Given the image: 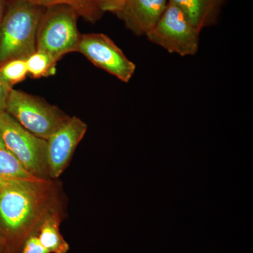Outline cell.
<instances>
[{
    "mask_svg": "<svg viewBox=\"0 0 253 253\" xmlns=\"http://www.w3.org/2000/svg\"><path fill=\"white\" fill-rule=\"evenodd\" d=\"M200 33L186 15L169 1L157 24L146 36L171 54L187 56L197 53Z\"/></svg>",
    "mask_w": 253,
    "mask_h": 253,
    "instance_id": "8992f818",
    "label": "cell"
},
{
    "mask_svg": "<svg viewBox=\"0 0 253 253\" xmlns=\"http://www.w3.org/2000/svg\"><path fill=\"white\" fill-rule=\"evenodd\" d=\"M77 11L68 5L45 8L37 33V51H43L56 61L68 53L76 52L81 33Z\"/></svg>",
    "mask_w": 253,
    "mask_h": 253,
    "instance_id": "3957f363",
    "label": "cell"
},
{
    "mask_svg": "<svg viewBox=\"0 0 253 253\" xmlns=\"http://www.w3.org/2000/svg\"><path fill=\"white\" fill-rule=\"evenodd\" d=\"M28 76L26 59H14L0 64V78L12 88L26 80Z\"/></svg>",
    "mask_w": 253,
    "mask_h": 253,
    "instance_id": "9a60e30c",
    "label": "cell"
},
{
    "mask_svg": "<svg viewBox=\"0 0 253 253\" xmlns=\"http://www.w3.org/2000/svg\"><path fill=\"white\" fill-rule=\"evenodd\" d=\"M6 149H0V180H39Z\"/></svg>",
    "mask_w": 253,
    "mask_h": 253,
    "instance_id": "4fadbf2b",
    "label": "cell"
},
{
    "mask_svg": "<svg viewBox=\"0 0 253 253\" xmlns=\"http://www.w3.org/2000/svg\"><path fill=\"white\" fill-rule=\"evenodd\" d=\"M61 208L59 206L53 209L36 229L41 244L49 253H67L70 251L69 244L60 231Z\"/></svg>",
    "mask_w": 253,
    "mask_h": 253,
    "instance_id": "8fae6325",
    "label": "cell"
},
{
    "mask_svg": "<svg viewBox=\"0 0 253 253\" xmlns=\"http://www.w3.org/2000/svg\"><path fill=\"white\" fill-rule=\"evenodd\" d=\"M52 179L0 180V237L5 253H19L26 240L60 206Z\"/></svg>",
    "mask_w": 253,
    "mask_h": 253,
    "instance_id": "6da1fadb",
    "label": "cell"
},
{
    "mask_svg": "<svg viewBox=\"0 0 253 253\" xmlns=\"http://www.w3.org/2000/svg\"><path fill=\"white\" fill-rule=\"evenodd\" d=\"M39 6L46 8L56 5H68L76 10L80 17L88 23L99 21L104 13L100 9L97 0H27Z\"/></svg>",
    "mask_w": 253,
    "mask_h": 253,
    "instance_id": "7c38bea8",
    "label": "cell"
},
{
    "mask_svg": "<svg viewBox=\"0 0 253 253\" xmlns=\"http://www.w3.org/2000/svg\"><path fill=\"white\" fill-rule=\"evenodd\" d=\"M11 89L12 88L5 84L4 82L0 78V113L4 112L6 109V101Z\"/></svg>",
    "mask_w": 253,
    "mask_h": 253,
    "instance_id": "ac0fdd59",
    "label": "cell"
},
{
    "mask_svg": "<svg viewBox=\"0 0 253 253\" xmlns=\"http://www.w3.org/2000/svg\"><path fill=\"white\" fill-rule=\"evenodd\" d=\"M220 5V6H222V4H224V1H226V0H215Z\"/></svg>",
    "mask_w": 253,
    "mask_h": 253,
    "instance_id": "7402d4cb",
    "label": "cell"
},
{
    "mask_svg": "<svg viewBox=\"0 0 253 253\" xmlns=\"http://www.w3.org/2000/svg\"><path fill=\"white\" fill-rule=\"evenodd\" d=\"M19 253H49V252L41 244L36 230L26 240Z\"/></svg>",
    "mask_w": 253,
    "mask_h": 253,
    "instance_id": "2e32d148",
    "label": "cell"
},
{
    "mask_svg": "<svg viewBox=\"0 0 253 253\" xmlns=\"http://www.w3.org/2000/svg\"><path fill=\"white\" fill-rule=\"evenodd\" d=\"M76 52L123 83H129L135 73L136 65L103 33L82 34Z\"/></svg>",
    "mask_w": 253,
    "mask_h": 253,
    "instance_id": "52a82bcc",
    "label": "cell"
},
{
    "mask_svg": "<svg viewBox=\"0 0 253 253\" xmlns=\"http://www.w3.org/2000/svg\"><path fill=\"white\" fill-rule=\"evenodd\" d=\"M86 130V123L73 116L46 140L49 179H57L64 172Z\"/></svg>",
    "mask_w": 253,
    "mask_h": 253,
    "instance_id": "ba28073f",
    "label": "cell"
},
{
    "mask_svg": "<svg viewBox=\"0 0 253 253\" xmlns=\"http://www.w3.org/2000/svg\"><path fill=\"white\" fill-rule=\"evenodd\" d=\"M7 0H0V23L1 22L3 16H4L5 9H6Z\"/></svg>",
    "mask_w": 253,
    "mask_h": 253,
    "instance_id": "d6986e66",
    "label": "cell"
},
{
    "mask_svg": "<svg viewBox=\"0 0 253 253\" xmlns=\"http://www.w3.org/2000/svg\"><path fill=\"white\" fill-rule=\"evenodd\" d=\"M0 149H5L4 144L3 142L2 136H1V131H0Z\"/></svg>",
    "mask_w": 253,
    "mask_h": 253,
    "instance_id": "44dd1931",
    "label": "cell"
},
{
    "mask_svg": "<svg viewBox=\"0 0 253 253\" xmlns=\"http://www.w3.org/2000/svg\"><path fill=\"white\" fill-rule=\"evenodd\" d=\"M0 131L5 149L14 155L25 169L40 179H49L47 141L25 129L6 111L0 113Z\"/></svg>",
    "mask_w": 253,
    "mask_h": 253,
    "instance_id": "5b68a950",
    "label": "cell"
},
{
    "mask_svg": "<svg viewBox=\"0 0 253 253\" xmlns=\"http://www.w3.org/2000/svg\"><path fill=\"white\" fill-rule=\"evenodd\" d=\"M0 253H5L4 246L1 237H0Z\"/></svg>",
    "mask_w": 253,
    "mask_h": 253,
    "instance_id": "ffe728a7",
    "label": "cell"
},
{
    "mask_svg": "<svg viewBox=\"0 0 253 253\" xmlns=\"http://www.w3.org/2000/svg\"><path fill=\"white\" fill-rule=\"evenodd\" d=\"M169 0H128L116 16L136 36H146L155 27Z\"/></svg>",
    "mask_w": 253,
    "mask_h": 253,
    "instance_id": "9c48e42d",
    "label": "cell"
},
{
    "mask_svg": "<svg viewBox=\"0 0 253 253\" xmlns=\"http://www.w3.org/2000/svg\"><path fill=\"white\" fill-rule=\"evenodd\" d=\"M100 9L105 14L112 13L117 15L124 7L128 0H97Z\"/></svg>",
    "mask_w": 253,
    "mask_h": 253,
    "instance_id": "e0dca14e",
    "label": "cell"
},
{
    "mask_svg": "<svg viewBox=\"0 0 253 253\" xmlns=\"http://www.w3.org/2000/svg\"><path fill=\"white\" fill-rule=\"evenodd\" d=\"M169 1L176 5L200 31L216 23L221 7L215 0Z\"/></svg>",
    "mask_w": 253,
    "mask_h": 253,
    "instance_id": "30bf717a",
    "label": "cell"
},
{
    "mask_svg": "<svg viewBox=\"0 0 253 253\" xmlns=\"http://www.w3.org/2000/svg\"><path fill=\"white\" fill-rule=\"evenodd\" d=\"M56 61L43 51H36L26 59L28 75L33 79L52 76L55 73Z\"/></svg>",
    "mask_w": 253,
    "mask_h": 253,
    "instance_id": "5bb4252c",
    "label": "cell"
},
{
    "mask_svg": "<svg viewBox=\"0 0 253 253\" xmlns=\"http://www.w3.org/2000/svg\"><path fill=\"white\" fill-rule=\"evenodd\" d=\"M45 8L27 0H7L0 23V64L26 59L37 51V33Z\"/></svg>",
    "mask_w": 253,
    "mask_h": 253,
    "instance_id": "7a4b0ae2",
    "label": "cell"
},
{
    "mask_svg": "<svg viewBox=\"0 0 253 253\" xmlns=\"http://www.w3.org/2000/svg\"><path fill=\"white\" fill-rule=\"evenodd\" d=\"M5 111L32 134L46 140L71 117L40 96L14 89Z\"/></svg>",
    "mask_w": 253,
    "mask_h": 253,
    "instance_id": "277c9868",
    "label": "cell"
}]
</instances>
